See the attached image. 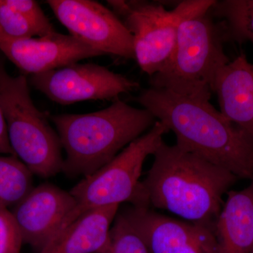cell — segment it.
<instances>
[{
    "label": "cell",
    "instance_id": "1",
    "mask_svg": "<svg viewBox=\"0 0 253 253\" xmlns=\"http://www.w3.org/2000/svg\"><path fill=\"white\" fill-rule=\"evenodd\" d=\"M134 100L174 133L176 146L253 182V139L210 101L151 86Z\"/></svg>",
    "mask_w": 253,
    "mask_h": 253
},
{
    "label": "cell",
    "instance_id": "2",
    "mask_svg": "<svg viewBox=\"0 0 253 253\" xmlns=\"http://www.w3.org/2000/svg\"><path fill=\"white\" fill-rule=\"evenodd\" d=\"M141 181L149 207L214 228L227 194L239 178L176 144L163 141Z\"/></svg>",
    "mask_w": 253,
    "mask_h": 253
},
{
    "label": "cell",
    "instance_id": "3",
    "mask_svg": "<svg viewBox=\"0 0 253 253\" xmlns=\"http://www.w3.org/2000/svg\"><path fill=\"white\" fill-rule=\"evenodd\" d=\"M62 149V172L69 177L90 175L112 161L156 122L152 113L116 99L86 114L51 116Z\"/></svg>",
    "mask_w": 253,
    "mask_h": 253
},
{
    "label": "cell",
    "instance_id": "4",
    "mask_svg": "<svg viewBox=\"0 0 253 253\" xmlns=\"http://www.w3.org/2000/svg\"><path fill=\"white\" fill-rule=\"evenodd\" d=\"M213 0H185L172 61L163 72L150 77L151 87L184 97L210 101L218 71L230 61L224 50L225 29L216 23Z\"/></svg>",
    "mask_w": 253,
    "mask_h": 253
},
{
    "label": "cell",
    "instance_id": "5",
    "mask_svg": "<svg viewBox=\"0 0 253 253\" xmlns=\"http://www.w3.org/2000/svg\"><path fill=\"white\" fill-rule=\"evenodd\" d=\"M30 93L26 76H10L0 62V108L15 156L32 174L51 177L62 172V146L57 131Z\"/></svg>",
    "mask_w": 253,
    "mask_h": 253
},
{
    "label": "cell",
    "instance_id": "6",
    "mask_svg": "<svg viewBox=\"0 0 253 253\" xmlns=\"http://www.w3.org/2000/svg\"><path fill=\"white\" fill-rule=\"evenodd\" d=\"M169 131L166 125L156 121L147 132L128 145L112 161L83 177L69 191L76 205L56 234L84 213L97 208L125 202L146 207L140 181L143 165L148 156L155 154L162 144L163 136Z\"/></svg>",
    "mask_w": 253,
    "mask_h": 253
},
{
    "label": "cell",
    "instance_id": "7",
    "mask_svg": "<svg viewBox=\"0 0 253 253\" xmlns=\"http://www.w3.org/2000/svg\"><path fill=\"white\" fill-rule=\"evenodd\" d=\"M134 40L139 67L150 77L163 72L172 61L178 29L184 14V1L169 11L149 1H107Z\"/></svg>",
    "mask_w": 253,
    "mask_h": 253
},
{
    "label": "cell",
    "instance_id": "8",
    "mask_svg": "<svg viewBox=\"0 0 253 253\" xmlns=\"http://www.w3.org/2000/svg\"><path fill=\"white\" fill-rule=\"evenodd\" d=\"M31 84L54 102L70 105L109 100L139 89V83L94 63H73L32 75Z\"/></svg>",
    "mask_w": 253,
    "mask_h": 253
},
{
    "label": "cell",
    "instance_id": "9",
    "mask_svg": "<svg viewBox=\"0 0 253 253\" xmlns=\"http://www.w3.org/2000/svg\"><path fill=\"white\" fill-rule=\"evenodd\" d=\"M70 35L103 54L135 59L134 40L112 10L91 0H48Z\"/></svg>",
    "mask_w": 253,
    "mask_h": 253
},
{
    "label": "cell",
    "instance_id": "10",
    "mask_svg": "<svg viewBox=\"0 0 253 253\" xmlns=\"http://www.w3.org/2000/svg\"><path fill=\"white\" fill-rule=\"evenodd\" d=\"M121 211L152 253H218L212 226L174 219L149 207L131 205Z\"/></svg>",
    "mask_w": 253,
    "mask_h": 253
},
{
    "label": "cell",
    "instance_id": "11",
    "mask_svg": "<svg viewBox=\"0 0 253 253\" xmlns=\"http://www.w3.org/2000/svg\"><path fill=\"white\" fill-rule=\"evenodd\" d=\"M0 51L19 69L31 75L104 55L71 35L56 33L39 38H12L1 28Z\"/></svg>",
    "mask_w": 253,
    "mask_h": 253
},
{
    "label": "cell",
    "instance_id": "12",
    "mask_svg": "<svg viewBox=\"0 0 253 253\" xmlns=\"http://www.w3.org/2000/svg\"><path fill=\"white\" fill-rule=\"evenodd\" d=\"M76 205L71 193L54 184L43 183L33 188L11 211L23 244L41 252Z\"/></svg>",
    "mask_w": 253,
    "mask_h": 253
},
{
    "label": "cell",
    "instance_id": "13",
    "mask_svg": "<svg viewBox=\"0 0 253 253\" xmlns=\"http://www.w3.org/2000/svg\"><path fill=\"white\" fill-rule=\"evenodd\" d=\"M213 93L220 112L253 141V64L241 54L218 71Z\"/></svg>",
    "mask_w": 253,
    "mask_h": 253
},
{
    "label": "cell",
    "instance_id": "14",
    "mask_svg": "<svg viewBox=\"0 0 253 253\" xmlns=\"http://www.w3.org/2000/svg\"><path fill=\"white\" fill-rule=\"evenodd\" d=\"M119 206L84 213L58 232L39 253H109L110 229Z\"/></svg>",
    "mask_w": 253,
    "mask_h": 253
},
{
    "label": "cell",
    "instance_id": "15",
    "mask_svg": "<svg viewBox=\"0 0 253 253\" xmlns=\"http://www.w3.org/2000/svg\"><path fill=\"white\" fill-rule=\"evenodd\" d=\"M216 219L218 253H251L253 249V181L240 191L230 190Z\"/></svg>",
    "mask_w": 253,
    "mask_h": 253
},
{
    "label": "cell",
    "instance_id": "16",
    "mask_svg": "<svg viewBox=\"0 0 253 253\" xmlns=\"http://www.w3.org/2000/svg\"><path fill=\"white\" fill-rule=\"evenodd\" d=\"M211 11L222 20L227 42L253 44V0L215 1Z\"/></svg>",
    "mask_w": 253,
    "mask_h": 253
},
{
    "label": "cell",
    "instance_id": "17",
    "mask_svg": "<svg viewBox=\"0 0 253 253\" xmlns=\"http://www.w3.org/2000/svg\"><path fill=\"white\" fill-rule=\"evenodd\" d=\"M33 186V174L16 156L0 155V207L14 206Z\"/></svg>",
    "mask_w": 253,
    "mask_h": 253
},
{
    "label": "cell",
    "instance_id": "18",
    "mask_svg": "<svg viewBox=\"0 0 253 253\" xmlns=\"http://www.w3.org/2000/svg\"><path fill=\"white\" fill-rule=\"evenodd\" d=\"M109 236V253H152L140 233L121 211L115 217Z\"/></svg>",
    "mask_w": 253,
    "mask_h": 253
},
{
    "label": "cell",
    "instance_id": "19",
    "mask_svg": "<svg viewBox=\"0 0 253 253\" xmlns=\"http://www.w3.org/2000/svg\"><path fill=\"white\" fill-rule=\"evenodd\" d=\"M0 28L5 34L12 38H31L38 36L36 30L27 18L10 7L5 0H0Z\"/></svg>",
    "mask_w": 253,
    "mask_h": 253
},
{
    "label": "cell",
    "instance_id": "20",
    "mask_svg": "<svg viewBox=\"0 0 253 253\" xmlns=\"http://www.w3.org/2000/svg\"><path fill=\"white\" fill-rule=\"evenodd\" d=\"M5 2L23 15L37 32L39 38L57 33L40 5L33 0H5Z\"/></svg>",
    "mask_w": 253,
    "mask_h": 253
},
{
    "label": "cell",
    "instance_id": "21",
    "mask_svg": "<svg viewBox=\"0 0 253 253\" xmlns=\"http://www.w3.org/2000/svg\"><path fill=\"white\" fill-rule=\"evenodd\" d=\"M23 238L11 211L0 207V253H21Z\"/></svg>",
    "mask_w": 253,
    "mask_h": 253
},
{
    "label": "cell",
    "instance_id": "22",
    "mask_svg": "<svg viewBox=\"0 0 253 253\" xmlns=\"http://www.w3.org/2000/svg\"><path fill=\"white\" fill-rule=\"evenodd\" d=\"M0 155L16 156L10 144L6 121H5L1 108H0Z\"/></svg>",
    "mask_w": 253,
    "mask_h": 253
},
{
    "label": "cell",
    "instance_id": "23",
    "mask_svg": "<svg viewBox=\"0 0 253 253\" xmlns=\"http://www.w3.org/2000/svg\"><path fill=\"white\" fill-rule=\"evenodd\" d=\"M253 253V251H252V253Z\"/></svg>",
    "mask_w": 253,
    "mask_h": 253
}]
</instances>
